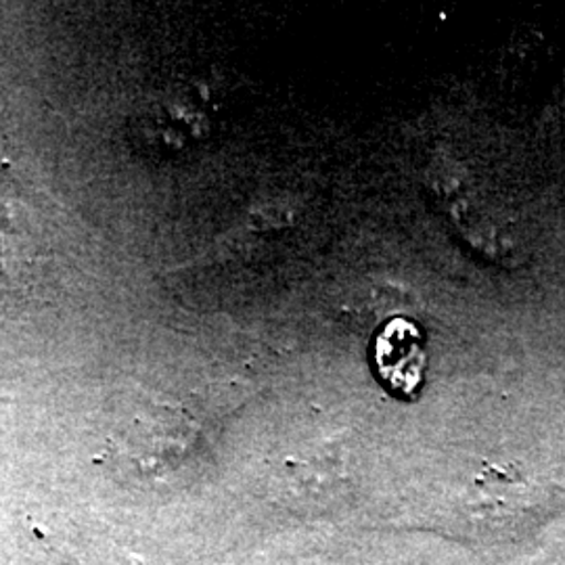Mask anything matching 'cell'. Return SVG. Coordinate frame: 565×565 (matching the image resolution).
Wrapping results in <instances>:
<instances>
[{
	"label": "cell",
	"mask_w": 565,
	"mask_h": 565,
	"mask_svg": "<svg viewBox=\"0 0 565 565\" xmlns=\"http://www.w3.org/2000/svg\"><path fill=\"white\" fill-rule=\"evenodd\" d=\"M373 364L385 390L398 398H415L424 387L427 348L422 327L396 317L377 331Z\"/></svg>",
	"instance_id": "6da1fadb"
},
{
	"label": "cell",
	"mask_w": 565,
	"mask_h": 565,
	"mask_svg": "<svg viewBox=\"0 0 565 565\" xmlns=\"http://www.w3.org/2000/svg\"><path fill=\"white\" fill-rule=\"evenodd\" d=\"M32 218L23 203L4 207L0 202V294H32L41 281L39 270L51 254L42 252Z\"/></svg>",
	"instance_id": "7a4b0ae2"
}]
</instances>
